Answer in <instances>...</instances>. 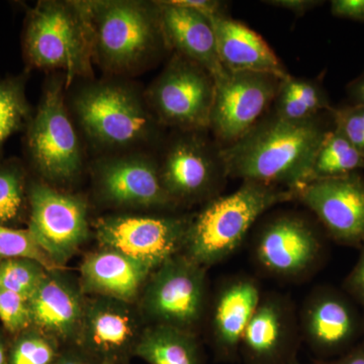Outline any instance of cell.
Returning a JSON list of instances; mask_svg holds the SVG:
<instances>
[{
    "label": "cell",
    "instance_id": "1",
    "mask_svg": "<svg viewBox=\"0 0 364 364\" xmlns=\"http://www.w3.org/2000/svg\"><path fill=\"white\" fill-rule=\"evenodd\" d=\"M331 129L318 116L291 122L273 114L220 149L226 176L294 193L308 183L318 148Z\"/></svg>",
    "mask_w": 364,
    "mask_h": 364
},
{
    "label": "cell",
    "instance_id": "2",
    "mask_svg": "<svg viewBox=\"0 0 364 364\" xmlns=\"http://www.w3.org/2000/svg\"><path fill=\"white\" fill-rule=\"evenodd\" d=\"M294 198L289 189L243 181L233 193L213 198L191 218L182 253L205 268L222 262L239 248L261 215Z\"/></svg>",
    "mask_w": 364,
    "mask_h": 364
},
{
    "label": "cell",
    "instance_id": "3",
    "mask_svg": "<svg viewBox=\"0 0 364 364\" xmlns=\"http://www.w3.org/2000/svg\"><path fill=\"white\" fill-rule=\"evenodd\" d=\"M82 4L92 33L93 59L107 70H133L164 44L157 2L102 0Z\"/></svg>",
    "mask_w": 364,
    "mask_h": 364
},
{
    "label": "cell",
    "instance_id": "4",
    "mask_svg": "<svg viewBox=\"0 0 364 364\" xmlns=\"http://www.w3.org/2000/svg\"><path fill=\"white\" fill-rule=\"evenodd\" d=\"M73 109L88 140L102 149L138 147L156 133L158 121L146 100L121 82L90 83L74 97Z\"/></svg>",
    "mask_w": 364,
    "mask_h": 364
},
{
    "label": "cell",
    "instance_id": "5",
    "mask_svg": "<svg viewBox=\"0 0 364 364\" xmlns=\"http://www.w3.org/2000/svg\"><path fill=\"white\" fill-rule=\"evenodd\" d=\"M26 58L33 66L65 72L67 85L91 74L92 33L82 1H42L28 14Z\"/></svg>",
    "mask_w": 364,
    "mask_h": 364
},
{
    "label": "cell",
    "instance_id": "6",
    "mask_svg": "<svg viewBox=\"0 0 364 364\" xmlns=\"http://www.w3.org/2000/svg\"><path fill=\"white\" fill-rule=\"evenodd\" d=\"M214 97L212 74L176 54L151 85L145 100L158 123L200 132L210 128Z\"/></svg>",
    "mask_w": 364,
    "mask_h": 364
},
{
    "label": "cell",
    "instance_id": "7",
    "mask_svg": "<svg viewBox=\"0 0 364 364\" xmlns=\"http://www.w3.org/2000/svg\"><path fill=\"white\" fill-rule=\"evenodd\" d=\"M205 267L181 253L150 275L143 306L154 324L195 332L205 314Z\"/></svg>",
    "mask_w": 364,
    "mask_h": 364
},
{
    "label": "cell",
    "instance_id": "8",
    "mask_svg": "<svg viewBox=\"0 0 364 364\" xmlns=\"http://www.w3.org/2000/svg\"><path fill=\"white\" fill-rule=\"evenodd\" d=\"M191 218L109 215L95 223L98 243L154 272L182 253Z\"/></svg>",
    "mask_w": 364,
    "mask_h": 364
},
{
    "label": "cell",
    "instance_id": "9",
    "mask_svg": "<svg viewBox=\"0 0 364 364\" xmlns=\"http://www.w3.org/2000/svg\"><path fill=\"white\" fill-rule=\"evenodd\" d=\"M28 146L36 167L49 181L75 178L83 166L80 141L64 105L62 83L46 90L31 124Z\"/></svg>",
    "mask_w": 364,
    "mask_h": 364
},
{
    "label": "cell",
    "instance_id": "10",
    "mask_svg": "<svg viewBox=\"0 0 364 364\" xmlns=\"http://www.w3.org/2000/svg\"><path fill=\"white\" fill-rule=\"evenodd\" d=\"M323 235L312 223L294 214L272 218L253 243L258 267L273 277L301 279L315 272L325 254Z\"/></svg>",
    "mask_w": 364,
    "mask_h": 364
},
{
    "label": "cell",
    "instance_id": "11",
    "mask_svg": "<svg viewBox=\"0 0 364 364\" xmlns=\"http://www.w3.org/2000/svg\"><path fill=\"white\" fill-rule=\"evenodd\" d=\"M282 79L262 72L225 68L215 78L210 129L226 146L247 134L274 102Z\"/></svg>",
    "mask_w": 364,
    "mask_h": 364
},
{
    "label": "cell",
    "instance_id": "12",
    "mask_svg": "<svg viewBox=\"0 0 364 364\" xmlns=\"http://www.w3.org/2000/svg\"><path fill=\"white\" fill-rule=\"evenodd\" d=\"M28 231L58 267L70 259L88 236L87 207L79 196L60 193L46 184L30 191Z\"/></svg>",
    "mask_w": 364,
    "mask_h": 364
},
{
    "label": "cell",
    "instance_id": "13",
    "mask_svg": "<svg viewBox=\"0 0 364 364\" xmlns=\"http://www.w3.org/2000/svg\"><path fill=\"white\" fill-rule=\"evenodd\" d=\"M294 196L312 210L333 241L350 247L363 245L364 176L360 172L308 182L294 191Z\"/></svg>",
    "mask_w": 364,
    "mask_h": 364
},
{
    "label": "cell",
    "instance_id": "14",
    "mask_svg": "<svg viewBox=\"0 0 364 364\" xmlns=\"http://www.w3.org/2000/svg\"><path fill=\"white\" fill-rule=\"evenodd\" d=\"M196 133L173 141L159 165L163 186L176 203L210 198L227 178L220 149Z\"/></svg>",
    "mask_w": 364,
    "mask_h": 364
},
{
    "label": "cell",
    "instance_id": "15",
    "mask_svg": "<svg viewBox=\"0 0 364 364\" xmlns=\"http://www.w3.org/2000/svg\"><path fill=\"white\" fill-rule=\"evenodd\" d=\"M301 328L314 353L323 358L343 355L363 334V315L346 294L317 287L303 306Z\"/></svg>",
    "mask_w": 364,
    "mask_h": 364
},
{
    "label": "cell",
    "instance_id": "16",
    "mask_svg": "<svg viewBox=\"0 0 364 364\" xmlns=\"http://www.w3.org/2000/svg\"><path fill=\"white\" fill-rule=\"evenodd\" d=\"M105 202L119 207L165 208L176 205L163 186L159 165L140 153L105 157L95 166Z\"/></svg>",
    "mask_w": 364,
    "mask_h": 364
},
{
    "label": "cell",
    "instance_id": "17",
    "mask_svg": "<svg viewBox=\"0 0 364 364\" xmlns=\"http://www.w3.org/2000/svg\"><path fill=\"white\" fill-rule=\"evenodd\" d=\"M299 326L293 304L282 294L261 298L244 332L239 355L245 364H289L296 360Z\"/></svg>",
    "mask_w": 364,
    "mask_h": 364
},
{
    "label": "cell",
    "instance_id": "18",
    "mask_svg": "<svg viewBox=\"0 0 364 364\" xmlns=\"http://www.w3.org/2000/svg\"><path fill=\"white\" fill-rule=\"evenodd\" d=\"M141 334L128 304L102 296L85 306L77 343L98 363H127Z\"/></svg>",
    "mask_w": 364,
    "mask_h": 364
},
{
    "label": "cell",
    "instance_id": "19",
    "mask_svg": "<svg viewBox=\"0 0 364 364\" xmlns=\"http://www.w3.org/2000/svg\"><path fill=\"white\" fill-rule=\"evenodd\" d=\"M262 298L259 284L252 277H235L222 284L212 310V340L215 355L233 361L240 353L244 332Z\"/></svg>",
    "mask_w": 364,
    "mask_h": 364
},
{
    "label": "cell",
    "instance_id": "20",
    "mask_svg": "<svg viewBox=\"0 0 364 364\" xmlns=\"http://www.w3.org/2000/svg\"><path fill=\"white\" fill-rule=\"evenodd\" d=\"M164 44L217 78L225 70L220 61L212 23L207 16L176 1L157 2Z\"/></svg>",
    "mask_w": 364,
    "mask_h": 364
},
{
    "label": "cell",
    "instance_id": "21",
    "mask_svg": "<svg viewBox=\"0 0 364 364\" xmlns=\"http://www.w3.org/2000/svg\"><path fill=\"white\" fill-rule=\"evenodd\" d=\"M224 68L231 71L262 72L286 78V67L265 40L252 28L227 14L208 16Z\"/></svg>",
    "mask_w": 364,
    "mask_h": 364
},
{
    "label": "cell",
    "instance_id": "22",
    "mask_svg": "<svg viewBox=\"0 0 364 364\" xmlns=\"http://www.w3.org/2000/svg\"><path fill=\"white\" fill-rule=\"evenodd\" d=\"M56 272H49L28 299L32 326L57 341L77 342L85 306L77 289Z\"/></svg>",
    "mask_w": 364,
    "mask_h": 364
},
{
    "label": "cell",
    "instance_id": "23",
    "mask_svg": "<svg viewBox=\"0 0 364 364\" xmlns=\"http://www.w3.org/2000/svg\"><path fill=\"white\" fill-rule=\"evenodd\" d=\"M152 272L133 258L102 248L86 256L81 265V280L87 293L129 304Z\"/></svg>",
    "mask_w": 364,
    "mask_h": 364
},
{
    "label": "cell",
    "instance_id": "24",
    "mask_svg": "<svg viewBox=\"0 0 364 364\" xmlns=\"http://www.w3.org/2000/svg\"><path fill=\"white\" fill-rule=\"evenodd\" d=\"M134 355L148 364H203V354L195 332L154 324L142 332Z\"/></svg>",
    "mask_w": 364,
    "mask_h": 364
},
{
    "label": "cell",
    "instance_id": "25",
    "mask_svg": "<svg viewBox=\"0 0 364 364\" xmlns=\"http://www.w3.org/2000/svg\"><path fill=\"white\" fill-rule=\"evenodd\" d=\"M364 170V156L334 126L318 148L309 181L346 176Z\"/></svg>",
    "mask_w": 364,
    "mask_h": 364
},
{
    "label": "cell",
    "instance_id": "26",
    "mask_svg": "<svg viewBox=\"0 0 364 364\" xmlns=\"http://www.w3.org/2000/svg\"><path fill=\"white\" fill-rule=\"evenodd\" d=\"M49 270L38 261L14 258L0 262V287L26 299L36 293Z\"/></svg>",
    "mask_w": 364,
    "mask_h": 364
},
{
    "label": "cell",
    "instance_id": "27",
    "mask_svg": "<svg viewBox=\"0 0 364 364\" xmlns=\"http://www.w3.org/2000/svg\"><path fill=\"white\" fill-rule=\"evenodd\" d=\"M61 354L59 341L39 330H26L9 347V364H53Z\"/></svg>",
    "mask_w": 364,
    "mask_h": 364
},
{
    "label": "cell",
    "instance_id": "28",
    "mask_svg": "<svg viewBox=\"0 0 364 364\" xmlns=\"http://www.w3.org/2000/svg\"><path fill=\"white\" fill-rule=\"evenodd\" d=\"M14 258L38 261L50 272H57L60 268L38 245L28 230L11 229L0 225V262Z\"/></svg>",
    "mask_w": 364,
    "mask_h": 364
},
{
    "label": "cell",
    "instance_id": "29",
    "mask_svg": "<svg viewBox=\"0 0 364 364\" xmlns=\"http://www.w3.org/2000/svg\"><path fill=\"white\" fill-rule=\"evenodd\" d=\"M280 90L291 95L312 117L318 116L321 112H330L333 109L327 91L318 80L289 75L282 79Z\"/></svg>",
    "mask_w": 364,
    "mask_h": 364
},
{
    "label": "cell",
    "instance_id": "30",
    "mask_svg": "<svg viewBox=\"0 0 364 364\" xmlns=\"http://www.w3.org/2000/svg\"><path fill=\"white\" fill-rule=\"evenodd\" d=\"M28 112L21 86L0 83V147L7 136L16 131Z\"/></svg>",
    "mask_w": 364,
    "mask_h": 364
},
{
    "label": "cell",
    "instance_id": "31",
    "mask_svg": "<svg viewBox=\"0 0 364 364\" xmlns=\"http://www.w3.org/2000/svg\"><path fill=\"white\" fill-rule=\"evenodd\" d=\"M23 205V174L16 168L0 169V225L14 221Z\"/></svg>",
    "mask_w": 364,
    "mask_h": 364
},
{
    "label": "cell",
    "instance_id": "32",
    "mask_svg": "<svg viewBox=\"0 0 364 364\" xmlns=\"http://www.w3.org/2000/svg\"><path fill=\"white\" fill-rule=\"evenodd\" d=\"M0 321L11 334H21L32 327L28 299L0 287Z\"/></svg>",
    "mask_w": 364,
    "mask_h": 364
},
{
    "label": "cell",
    "instance_id": "33",
    "mask_svg": "<svg viewBox=\"0 0 364 364\" xmlns=\"http://www.w3.org/2000/svg\"><path fill=\"white\" fill-rule=\"evenodd\" d=\"M330 114L333 126L364 156V107L352 105L333 107Z\"/></svg>",
    "mask_w": 364,
    "mask_h": 364
},
{
    "label": "cell",
    "instance_id": "34",
    "mask_svg": "<svg viewBox=\"0 0 364 364\" xmlns=\"http://www.w3.org/2000/svg\"><path fill=\"white\" fill-rule=\"evenodd\" d=\"M360 253L355 265L344 280V293L364 308V243L359 247Z\"/></svg>",
    "mask_w": 364,
    "mask_h": 364
},
{
    "label": "cell",
    "instance_id": "35",
    "mask_svg": "<svg viewBox=\"0 0 364 364\" xmlns=\"http://www.w3.org/2000/svg\"><path fill=\"white\" fill-rule=\"evenodd\" d=\"M330 9L336 18L364 23V0H333Z\"/></svg>",
    "mask_w": 364,
    "mask_h": 364
},
{
    "label": "cell",
    "instance_id": "36",
    "mask_svg": "<svg viewBox=\"0 0 364 364\" xmlns=\"http://www.w3.org/2000/svg\"><path fill=\"white\" fill-rule=\"evenodd\" d=\"M264 2L267 6L286 9L298 16H303L323 4L322 1H317V0H269Z\"/></svg>",
    "mask_w": 364,
    "mask_h": 364
},
{
    "label": "cell",
    "instance_id": "37",
    "mask_svg": "<svg viewBox=\"0 0 364 364\" xmlns=\"http://www.w3.org/2000/svg\"><path fill=\"white\" fill-rule=\"evenodd\" d=\"M315 364H364V342L352 347L343 355L332 360H320Z\"/></svg>",
    "mask_w": 364,
    "mask_h": 364
},
{
    "label": "cell",
    "instance_id": "38",
    "mask_svg": "<svg viewBox=\"0 0 364 364\" xmlns=\"http://www.w3.org/2000/svg\"><path fill=\"white\" fill-rule=\"evenodd\" d=\"M53 364H100L91 358L90 355L85 353V351L81 350L80 348L78 350H66L61 352L59 358L55 360Z\"/></svg>",
    "mask_w": 364,
    "mask_h": 364
},
{
    "label": "cell",
    "instance_id": "39",
    "mask_svg": "<svg viewBox=\"0 0 364 364\" xmlns=\"http://www.w3.org/2000/svg\"><path fill=\"white\" fill-rule=\"evenodd\" d=\"M349 105L364 107V72L347 85Z\"/></svg>",
    "mask_w": 364,
    "mask_h": 364
},
{
    "label": "cell",
    "instance_id": "40",
    "mask_svg": "<svg viewBox=\"0 0 364 364\" xmlns=\"http://www.w3.org/2000/svg\"><path fill=\"white\" fill-rule=\"evenodd\" d=\"M9 351L6 340L0 334V364H9Z\"/></svg>",
    "mask_w": 364,
    "mask_h": 364
},
{
    "label": "cell",
    "instance_id": "41",
    "mask_svg": "<svg viewBox=\"0 0 364 364\" xmlns=\"http://www.w3.org/2000/svg\"><path fill=\"white\" fill-rule=\"evenodd\" d=\"M100 364H127V363H102Z\"/></svg>",
    "mask_w": 364,
    "mask_h": 364
},
{
    "label": "cell",
    "instance_id": "42",
    "mask_svg": "<svg viewBox=\"0 0 364 364\" xmlns=\"http://www.w3.org/2000/svg\"><path fill=\"white\" fill-rule=\"evenodd\" d=\"M363 334L364 335V312L363 315Z\"/></svg>",
    "mask_w": 364,
    "mask_h": 364
},
{
    "label": "cell",
    "instance_id": "43",
    "mask_svg": "<svg viewBox=\"0 0 364 364\" xmlns=\"http://www.w3.org/2000/svg\"><path fill=\"white\" fill-rule=\"evenodd\" d=\"M289 364H299V363H298V360H296V361H294V363H291Z\"/></svg>",
    "mask_w": 364,
    "mask_h": 364
}]
</instances>
